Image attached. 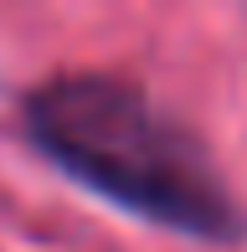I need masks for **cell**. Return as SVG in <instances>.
Masks as SVG:
<instances>
[{
  "mask_svg": "<svg viewBox=\"0 0 247 252\" xmlns=\"http://www.w3.org/2000/svg\"><path fill=\"white\" fill-rule=\"evenodd\" d=\"M16 113L31 150L114 211L206 247L247 242V206L211 144L134 77L52 72L21 93Z\"/></svg>",
  "mask_w": 247,
  "mask_h": 252,
  "instance_id": "1",
  "label": "cell"
}]
</instances>
